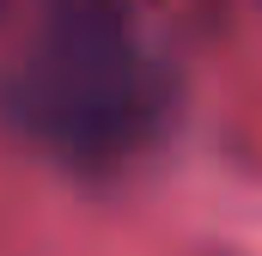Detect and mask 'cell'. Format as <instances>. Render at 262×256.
Listing matches in <instances>:
<instances>
[{"instance_id": "cell-1", "label": "cell", "mask_w": 262, "mask_h": 256, "mask_svg": "<svg viewBox=\"0 0 262 256\" xmlns=\"http://www.w3.org/2000/svg\"><path fill=\"white\" fill-rule=\"evenodd\" d=\"M18 116L31 134L85 165L122 159L159 122V98L146 67L128 55L122 31L104 18H79L49 37L37 67L18 79Z\"/></svg>"}]
</instances>
